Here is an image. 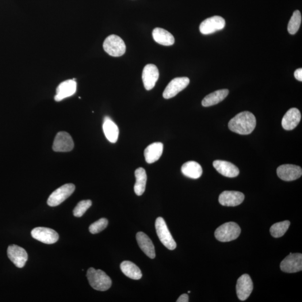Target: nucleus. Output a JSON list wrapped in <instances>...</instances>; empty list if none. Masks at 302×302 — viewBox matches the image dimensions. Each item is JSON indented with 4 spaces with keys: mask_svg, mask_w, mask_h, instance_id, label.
Wrapping results in <instances>:
<instances>
[{
    "mask_svg": "<svg viewBox=\"0 0 302 302\" xmlns=\"http://www.w3.org/2000/svg\"><path fill=\"white\" fill-rule=\"evenodd\" d=\"M92 205L90 200L80 201L74 210V215L76 217H81L87 211Z\"/></svg>",
    "mask_w": 302,
    "mask_h": 302,
    "instance_id": "7c9ffc66",
    "label": "nucleus"
},
{
    "mask_svg": "<svg viewBox=\"0 0 302 302\" xmlns=\"http://www.w3.org/2000/svg\"><path fill=\"white\" fill-rule=\"evenodd\" d=\"M281 269L283 272L295 273L302 270V255L292 254L286 257L281 263Z\"/></svg>",
    "mask_w": 302,
    "mask_h": 302,
    "instance_id": "0eeeda50",
    "label": "nucleus"
},
{
    "mask_svg": "<svg viewBox=\"0 0 302 302\" xmlns=\"http://www.w3.org/2000/svg\"><path fill=\"white\" fill-rule=\"evenodd\" d=\"M103 48L108 55L112 57L123 56L126 51V45L123 40L114 34L106 38L103 43Z\"/></svg>",
    "mask_w": 302,
    "mask_h": 302,
    "instance_id": "39448f33",
    "label": "nucleus"
},
{
    "mask_svg": "<svg viewBox=\"0 0 302 302\" xmlns=\"http://www.w3.org/2000/svg\"><path fill=\"white\" fill-rule=\"evenodd\" d=\"M152 36L157 43L163 45L170 46L175 43V38L166 30L156 28L152 32Z\"/></svg>",
    "mask_w": 302,
    "mask_h": 302,
    "instance_id": "5701e85b",
    "label": "nucleus"
},
{
    "mask_svg": "<svg viewBox=\"0 0 302 302\" xmlns=\"http://www.w3.org/2000/svg\"><path fill=\"white\" fill-rule=\"evenodd\" d=\"M257 125V120L253 114L243 112L237 114L229 121L228 127L231 131L242 135H250L254 131Z\"/></svg>",
    "mask_w": 302,
    "mask_h": 302,
    "instance_id": "f257e3e1",
    "label": "nucleus"
},
{
    "mask_svg": "<svg viewBox=\"0 0 302 302\" xmlns=\"http://www.w3.org/2000/svg\"><path fill=\"white\" fill-rule=\"evenodd\" d=\"M225 25L224 19L220 16H214L205 19L200 25V32L204 35H208L222 30Z\"/></svg>",
    "mask_w": 302,
    "mask_h": 302,
    "instance_id": "6e6552de",
    "label": "nucleus"
},
{
    "mask_svg": "<svg viewBox=\"0 0 302 302\" xmlns=\"http://www.w3.org/2000/svg\"><path fill=\"white\" fill-rule=\"evenodd\" d=\"M87 278L91 287L99 291H106L112 286L110 278L101 270L90 267L87 270Z\"/></svg>",
    "mask_w": 302,
    "mask_h": 302,
    "instance_id": "f03ea898",
    "label": "nucleus"
},
{
    "mask_svg": "<svg viewBox=\"0 0 302 302\" xmlns=\"http://www.w3.org/2000/svg\"><path fill=\"white\" fill-rule=\"evenodd\" d=\"M74 148V142L70 134L65 132L57 133L53 144V150L55 152H67Z\"/></svg>",
    "mask_w": 302,
    "mask_h": 302,
    "instance_id": "9d476101",
    "label": "nucleus"
},
{
    "mask_svg": "<svg viewBox=\"0 0 302 302\" xmlns=\"http://www.w3.org/2000/svg\"><path fill=\"white\" fill-rule=\"evenodd\" d=\"M121 269L125 276L132 280H139L142 277V273L139 267L131 262H122L121 264Z\"/></svg>",
    "mask_w": 302,
    "mask_h": 302,
    "instance_id": "a878e982",
    "label": "nucleus"
},
{
    "mask_svg": "<svg viewBox=\"0 0 302 302\" xmlns=\"http://www.w3.org/2000/svg\"><path fill=\"white\" fill-rule=\"evenodd\" d=\"M290 222L289 221H281V222L274 224L270 229L271 236L275 238H280L283 236L287 231Z\"/></svg>",
    "mask_w": 302,
    "mask_h": 302,
    "instance_id": "cd10ccee",
    "label": "nucleus"
},
{
    "mask_svg": "<svg viewBox=\"0 0 302 302\" xmlns=\"http://www.w3.org/2000/svg\"><path fill=\"white\" fill-rule=\"evenodd\" d=\"M277 175L282 181H290L301 177L302 175V168L300 166L294 165H282L277 169Z\"/></svg>",
    "mask_w": 302,
    "mask_h": 302,
    "instance_id": "4468645a",
    "label": "nucleus"
},
{
    "mask_svg": "<svg viewBox=\"0 0 302 302\" xmlns=\"http://www.w3.org/2000/svg\"><path fill=\"white\" fill-rule=\"evenodd\" d=\"M301 120L300 111L293 108L289 109L282 118V128L286 131H291L299 124Z\"/></svg>",
    "mask_w": 302,
    "mask_h": 302,
    "instance_id": "6ab92c4d",
    "label": "nucleus"
},
{
    "mask_svg": "<svg viewBox=\"0 0 302 302\" xmlns=\"http://www.w3.org/2000/svg\"><path fill=\"white\" fill-rule=\"evenodd\" d=\"M77 88L75 80H68L60 83L56 90V95L55 100L56 101H60L68 97L74 95Z\"/></svg>",
    "mask_w": 302,
    "mask_h": 302,
    "instance_id": "f3484780",
    "label": "nucleus"
},
{
    "mask_svg": "<svg viewBox=\"0 0 302 302\" xmlns=\"http://www.w3.org/2000/svg\"><path fill=\"white\" fill-rule=\"evenodd\" d=\"M135 177L136 182L134 186V190L138 196H141L146 189L147 180L146 172L143 168L140 167L135 171Z\"/></svg>",
    "mask_w": 302,
    "mask_h": 302,
    "instance_id": "bb28decb",
    "label": "nucleus"
},
{
    "mask_svg": "<svg viewBox=\"0 0 302 302\" xmlns=\"http://www.w3.org/2000/svg\"><path fill=\"white\" fill-rule=\"evenodd\" d=\"M7 256L14 264L19 268H22L28 261V255L24 248L12 244L7 248Z\"/></svg>",
    "mask_w": 302,
    "mask_h": 302,
    "instance_id": "ddd939ff",
    "label": "nucleus"
},
{
    "mask_svg": "<svg viewBox=\"0 0 302 302\" xmlns=\"http://www.w3.org/2000/svg\"><path fill=\"white\" fill-rule=\"evenodd\" d=\"M190 80L188 78H177L171 80L163 91V97L166 99L174 98L180 92L188 86Z\"/></svg>",
    "mask_w": 302,
    "mask_h": 302,
    "instance_id": "1a4fd4ad",
    "label": "nucleus"
},
{
    "mask_svg": "<svg viewBox=\"0 0 302 302\" xmlns=\"http://www.w3.org/2000/svg\"><path fill=\"white\" fill-rule=\"evenodd\" d=\"M294 77L301 82L302 81V69L298 68L297 70L294 72Z\"/></svg>",
    "mask_w": 302,
    "mask_h": 302,
    "instance_id": "2f4dec72",
    "label": "nucleus"
},
{
    "mask_svg": "<svg viewBox=\"0 0 302 302\" xmlns=\"http://www.w3.org/2000/svg\"><path fill=\"white\" fill-rule=\"evenodd\" d=\"M177 302H188L189 296L188 294H183L181 296H180L177 301Z\"/></svg>",
    "mask_w": 302,
    "mask_h": 302,
    "instance_id": "473e14b6",
    "label": "nucleus"
},
{
    "mask_svg": "<svg viewBox=\"0 0 302 302\" xmlns=\"http://www.w3.org/2000/svg\"><path fill=\"white\" fill-rule=\"evenodd\" d=\"M253 282L249 275L243 274L237 282L236 293L240 301L247 299L253 290Z\"/></svg>",
    "mask_w": 302,
    "mask_h": 302,
    "instance_id": "9b49d317",
    "label": "nucleus"
},
{
    "mask_svg": "<svg viewBox=\"0 0 302 302\" xmlns=\"http://www.w3.org/2000/svg\"><path fill=\"white\" fill-rule=\"evenodd\" d=\"M103 131L107 139L111 143H116L119 137V129L108 117H105L102 125Z\"/></svg>",
    "mask_w": 302,
    "mask_h": 302,
    "instance_id": "4be33fe9",
    "label": "nucleus"
},
{
    "mask_svg": "<svg viewBox=\"0 0 302 302\" xmlns=\"http://www.w3.org/2000/svg\"><path fill=\"white\" fill-rule=\"evenodd\" d=\"M34 239L46 244H53L57 242L59 235L57 232L51 228L37 227L34 228L31 232Z\"/></svg>",
    "mask_w": 302,
    "mask_h": 302,
    "instance_id": "f8f14e48",
    "label": "nucleus"
},
{
    "mask_svg": "<svg viewBox=\"0 0 302 302\" xmlns=\"http://www.w3.org/2000/svg\"><path fill=\"white\" fill-rule=\"evenodd\" d=\"M75 186L73 183H67L53 192L49 196L47 204L50 206L60 204L74 192Z\"/></svg>",
    "mask_w": 302,
    "mask_h": 302,
    "instance_id": "423d86ee",
    "label": "nucleus"
},
{
    "mask_svg": "<svg viewBox=\"0 0 302 302\" xmlns=\"http://www.w3.org/2000/svg\"><path fill=\"white\" fill-rule=\"evenodd\" d=\"M229 91L227 89L219 90L213 92L206 96L202 100L201 104L204 107L211 106L219 104L227 97Z\"/></svg>",
    "mask_w": 302,
    "mask_h": 302,
    "instance_id": "393cba45",
    "label": "nucleus"
},
{
    "mask_svg": "<svg viewBox=\"0 0 302 302\" xmlns=\"http://www.w3.org/2000/svg\"><path fill=\"white\" fill-rule=\"evenodd\" d=\"M181 172L186 177L197 179L201 177L202 170L200 163L192 161L183 164L181 167Z\"/></svg>",
    "mask_w": 302,
    "mask_h": 302,
    "instance_id": "b1692460",
    "label": "nucleus"
},
{
    "mask_svg": "<svg viewBox=\"0 0 302 302\" xmlns=\"http://www.w3.org/2000/svg\"><path fill=\"white\" fill-rule=\"evenodd\" d=\"M155 227L157 235H158L160 242L168 249L170 250H175L177 247V243H176L173 236L170 234L166 221L163 218L159 217L156 219Z\"/></svg>",
    "mask_w": 302,
    "mask_h": 302,
    "instance_id": "20e7f679",
    "label": "nucleus"
},
{
    "mask_svg": "<svg viewBox=\"0 0 302 302\" xmlns=\"http://www.w3.org/2000/svg\"><path fill=\"white\" fill-rule=\"evenodd\" d=\"M241 234L239 225L235 222H228L221 225L215 233L217 240L221 242H229L238 239Z\"/></svg>",
    "mask_w": 302,
    "mask_h": 302,
    "instance_id": "7ed1b4c3",
    "label": "nucleus"
},
{
    "mask_svg": "<svg viewBox=\"0 0 302 302\" xmlns=\"http://www.w3.org/2000/svg\"><path fill=\"white\" fill-rule=\"evenodd\" d=\"M213 166L220 174L227 178H235L239 175L240 171L234 164L225 161L216 160Z\"/></svg>",
    "mask_w": 302,
    "mask_h": 302,
    "instance_id": "a211bd4d",
    "label": "nucleus"
},
{
    "mask_svg": "<svg viewBox=\"0 0 302 302\" xmlns=\"http://www.w3.org/2000/svg\"><path fill=\"white\" fill-rule=\"evenodd\" d=\"M188 293H190V291H189V292H188Z\"/></svg>",
    "mask_w": 302,
    "mask_h": 302,
    "instance_id": "72a5a7b5",
    "label": "nucleus"
},
{
    "mask_svg": "<svg viewBox=\"0 0 302 302\" xmlns=\"http://www.w3.org/2000/svg\"><path fill=\"white\" fill-rule=\"evenodd\" d=\"M163 144L161 142H155L149 145L144 152L145 160L148 163H153L158 161L161 157Z\"/></svg>",
    "mask_w": 302,
    "mask_h": 302,
    "instance_id": "412c9836",
    "label": "nucleus"
},
{
    "mask_svg": "<svg viewBox=\"0 0 302 302\" xmlns=\"http://www.w3.org/2000/svg\"><path fill=\"white\" fill-rule=\"evenodd\" d=\"M108 221L106 219H101L91 224L89 227V231L92 234H97L104 230L108 226Z\"/></svg>",
    "mask_w": 302,
    "mask_h": 302,
    "instance_id": "c756f323",
    "label": "nucleus"
},
{
    "mask_svg": "<svg viewBox=\"0 0 302 302\" xmlns=\"http://www.w3.org/2000/svg\"><path fill=\"white\" fill-rule=\"evenodd\" d=\"M159 78L158 68L155 64H148L144 67L142 72V80L145 89L151 90L156 85Z\"/></svg>",
    "mask_w": 302,
    "mask_h": 302,
    "instance_id": "2eb2a0df",
    "label": "nucleus"
},
{
    "mask_svg": "<svg viewBox=\"0 0 302 302\" xmlns=\"http://www.w3.org/2000/svg\"><path fill=\"white\" fill-rule=\"evenodd\" d=\"M302 22V15L299 10H296L288 23V31L290 34H295L300 28Z\"/></svg>",
    "mask_w": 302,
    "mask_h": 302,
    "instance_id": "c85d7f7f",
    "label": "nucleus"
},
{
    "mask_svg": "<svg viewBox=\"0 0 302 302\" xmlns=\"http://www.w3.org/2000/svg\"><path fill=\"white\" fill-rule=\"evenodd\" d=\"M244 199V194L236 191H224L219 197V202L221 205L236 206L242 204Z\"/></svg>",
    "mask_w": 302,
    "mask_h": 302,
    "instance_id": "dca6fc26",
    "label": "nucleus"
},
{
    "mask_svg": "<svg viewBox=\"0 0 302 302\" xmlns=\"http://www.w3.org/2000/svg\"><path fill=\"white\" fill-rule=\"evenodd\" d=\"M138 244L147 257L154 259L156 257L155 248L154 243L148 236L142 232H138L136 235Z\"/></svg>",
    "mask_w": 302,
    "mask_h": 302,
    "instance_id": "aec40b11",
    "label": "nucleus"
}]
</instances>
